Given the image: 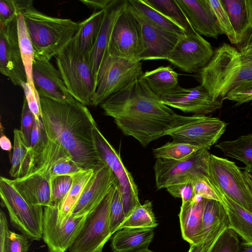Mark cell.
Segmentation results:
<instances>
[{"label":"cell","instance_id":"1","mask_svg":"<svg viewBox=\"0 0 252 252\" xmlns=\"http://www.w3.org/2000/svg\"><path fill=\"white\" fill-rule=\"evenodd\" d=\"M99 105L125 135L133 137L143 147L167 135L183 119V116L164 104L141 78Z\"/></svg>","mask_w":252,"mask_h":252},{"label":"cell","instance_id":"2","mask_svg":"<svg viewBox=\"0 0 252 252\" xmlns=\"http://www.w3.org/2000/svg\"><path fill=\"white\" fill-rule=\"evenodd\" d=\"M41 120L48 137L63 147L83 169H94L102 161L96 148V124L87 106L40 97Z\"/></svg>","mask_w":252,"mask_h":252},{"label":"cell","instance_id":"3","mask_svg":"<svg viewBox=\"0 0 252 252\" xmlns=\"http://www.w3.org/2000/svg\"><path fill=\"white\" fill-rule=\"evenodd\" d=\"M199 72L200 85L214 99L223 101L234 87L252 80V60L224 42L214 50L211 61Z\"/></svg>","mask_w":252,"mask_h":252},{"label":"cell","instance_id":"4","mask_svg":"<svg viewBox=\"0 0 252 252\" xmlns=\"http://www.w3.org/2000/svg\"><path fill=\"white\" fill-rule=\"evenodd\" d=\"M34 50V59L49 61L75 35L79 23L50 16L38 11L33 1L22 13Z\"/></svg>","mask_w":252,"mask_h":252},{"label":"cell","instance_id":"5","mask_svg":"<svg viewBox=\"0 0 252 252\" xmlns=\"http://www.w3.org/2000/svg\"><path fill=\"white\" fill-rule=\"evenodd\" d=\"M55 58L57 68L70 94L80 103L91 105L95 82L89 58L80 51L75 36Z\"/></svg>","mask_w":252,"mask_h":252},{"label":"cell","instance_id":"6","mask_svg":"<svg viewBox=\"0 0 252 252\" xmlns=\"http://www.w3.org/2000/svg\"><path fill=\"white\" fill-rule=\"evenodd\" d=\"M210 155L208 150L200 149L180 160L157 158L154 166L157 189H166L170 193L196 178L208 177Z\"/></svg>","mask_w":252,"mask_h":252},{"label":"cell","instance_id":"7","mask_svg":"<svg viewBox=\"0 0 252 252\" xmlns=\"http://www.w3.org/2000/svg\"><path fill=\"white\" fill-rule=\"evenodd\" d=\"M141 61L115 55L108 50L100 65L91 105H100L143 75Z\"/></svg>","mask_w":252,"mask_h":252},{"label":"cell","instance_id":"8","mask_svg":"<svg viewBox=\"0 0 252 252\" xmlns=\"http://www.w3.org/2000/svg\"><path fill=\"white\" fill-rule=\"evenodd\" d=\"M1 205L8 211L12 225L32 240L42 238L44 207L28 202L8 179L0 178Z\"/></svg>","mask_w":252,"mask_h":252},{"label":"cell","instance_id":"9","mask_svg":"<svg viewBox=\"0 0 252 252\" xmlns=\"http://www.w3.org/2000/svg\"><path fill=\"white\" fill-rule=\"evenodd\" d=\"M118 183L91 213L87 216L83 226L68 250L69 252H102L112 235L109 215L112 198Z\"/></svg>","mask_w":252,"mask_h":252},{"label":"cell","instance_id":"10","mask_svg":"<svg viewBox=\"0 0 252 252\" xmlns=\"http://www.w3.org/2000/svg\"><path fill=\"white\" fill-rule=\"evenodd\" d=\"M227 125L217 117L183 116L182 124L170 130L167 135L171 136L173 141L208 150L224 133Z\"/></svg>","mask_w":252,"mask_h":252},{"label":"cell","instance_id":"11","mask_svg":"<svg viewBox=\"0 0 252 252\" xmlns=\"http://www.w3.org/2000/svg\"><path fill=\"white\" fill-rule=\"evenodd\" d=\"M94 135L100 159L110 167L117 178L126 219L141 204L137 186L123 163L120 154L105 138L97 126L94 128Z\"/></svg>","mask_w":252,"mask_h":252},{"label":"cell","instance_id":"12","mask_svg":"<svg viewBox=\"0 0 252 252\" xmlns=\"http://www.w3.org/2000/svg\"><path fill=\"white\" fill-rule=\"evenodd\" d=\"M208 177L228 196L252 213V194L243 172L235 162L211 154Z\"/></svg>","mask_w":252,"mask_h":252},{"label":"cell","instance_id":"13","mask_svg":"<svg viewBox=\"0 0 252 252\" xmlns=\"http://www.w3.org/2000/svg\"><path fill=\"white\" fill-rule=\"evenodd\" d=\"M108 50L119 56L140 61L144 51L142 30L128 2L115 24Z\"/></svg>","mask_w":252,"mask_h":252},{"label":"cell","instance_id":"14","mask_svg":"<svg viewBox=\"0 0 252 252\" xmlns=\"http://www.w3.org/2000/svg\"><path fill=\"white\" fill-rule=\"evenodd\" d=\"M214 53L211 44L196 32L181 36L165 60L187 73L204 67Z\"/></svg>","mask_w":252,"mask_h":252},{"label":"cell","instance_id":"15","mask_svg":"<svg viewBox=\"0 0 252 252\" xmlns=\"http://www.w3.org/2000/svg\"><path fill=\"white\" fill-rule=\"evenodd\" d=\"M17 17L8 23L0 22V71L14 85L22 87L27 83V78L19 44Z\"/></svg>","mask_w":252,"mask_h":252},{"label":"cell","instance_id":"16","mask_svg":"<svg viewBox=\"0 0 252 252\" xmlns=\"http://www.w3.org/2000/svg\"><path fill=\"white\" fill-rule=\"evenodd\" d=\"M58 209L44 207L42 239L49 252H65L81 231L87 215L70 217L63 224L57 222Z\"/></svg>","mask_w":252,"mask_h":252},{"label":"cell","instance_id":"17","mask_svg":"<svg viewBox=\"0 0 252 252\" xmlns=\"http://www.w3.org/2000/svg\"><path fill=\"white\" fill-rule=\"evenodd\" d=\"M159 97L170 107L194 115H205L222 106V101L214 99L201 85L192 88H184L179 85Z\"/></svg>","mask_w":252,"mask_h":252},{"label":"cell","instance_id":"18","mask_svg":"<svg viewBox=\"0 0 252 252\" xmlns=\"http://www.w3.org/2000/svg\"><path fill=\"white\" fill-rule=\"evenodd\" d=\"M117 182V178L110 167L103 161L100 162L94 169V174L76 203L70 217H81L91 213Z\"/></svg>","mask_w":252,"mask_h":252},{"label":"cell","instance_id":"19","mask_svg":"<svg viewBox=\"0 0 252 252\" xmlns=\"http://www.w3.org/2000/svg\"><path fill=\"white\" fill-rule=\"evenodd\" d=\"M129 5L142 30L144 51L139 61L165 60L182 36L156 26Z\"/></svg>","mask_w":252,"mask_h":252},{"label":"cell","instance_id":"20","mask_svg":"<svg viewBox=\"0 0 252 252\" xmlns=\"http://www.w3.org/2000/svg\"><path fill=\"white\" fill-rule=\"evenodd\" d=\"M32 77L40 97L63 102L77 101L69 93L57 68L50 61L34 59Z\"/></svg>","mask_w":252,"mask_h":252},{"label":"cell","instance_id":"21","mask_svg":"<svg viewBox=\"0 0 252 252\" xmlns=\"http://www.w3.org/2000/svg\"><path fill=\"white\" fill-rule=\"evenodd\" d=\"M8 181L29 203L35 206H52L50 175L43 166H36L24 178L8 179Z\"/></svg>","mask_w":252,"mask_h":252},{"label":"cell","instance_id":"22","mask_svg":"<svg viewBox=\"0 0 252 252\" xmlns=\"http://www.w3.org/2000/svg\"><path fill=\"white\" fill-rule=\"evenodd\" d=\"M128 4L126 0H112L104 9V15L100 30L89 56V62L94 80L95 90L98 73L108 48L115 24L124 8Z\"/></svg>","mask_w":252,"mask_h":252},{"label":"cell","instance_id":"23","mask_svg":"<svg viewBox=\"0 0 252 252\" xmlns=\"http://www.w3.org/2000/svg\"><path fill=\"white\" fill-rule=\"evenodd\" d=\"M205 201L195 196L192 201L181 206L179 218L181 234L190 245L204 243L202 220Z\"/></svg>","mask_w":252,"mask_h":252},{"label":"cell","instance_id":"24","mask_svg":"<svg viewBox=\"0 0 252 252\" xmlns=\"http://www.w3.org/2000/svg\"><path fill=\"white\" fill-rule=\"evenodd\" d=\"M209 181L223 206L234 230L243 242L252 244V213L228 196L222 189L209 178Z\"/></svg>","mask_w":252,"mask_h":252},{"label":"cell","instance_id":"25","mask_svg":"<svg viewBox=\"0 0 252 252\" xmlns=\"http://www.w3.org/2000/svg\"><path fill=\"white\" fill-rule=\"evenodd\" d=\"M193 30L199 35L217 39L220 30L205 0H176Z\"/></svg>","mask_w":252,"mask_h":252},{"label":"cell","instance_id":"26","mask_svg":"<svg viewBox=\"0 0 252 252\" xmlns=\"http://www.w3.org/2000/svg\"><path fill=\"white\" fill-rule=\"evenodd\" d=\"M37 165L46 169L50 180L58 176L71 175L85 170L73 161L72 156L63 147L49 138L46 147L35 167Z\"/></svg>","mask_w":252,"mask_h":252},{"label":"cell","instance_id":"27","mask_svg":"<svg viewBox=\"0 0 252 252\" xmlns=\"http://www.w3.org/2000/svg\"><path fill=\"white\" fill-rule=\"evenodd\" d=\"M155 235L153 228H125L113 236V252H134L148 248Z\"/></svg>","mask_w":252,"mask_h":252},{"label":"cell","instance_id":"28","mask_svg":"<svg viewBox=\"0 0 252 252\" xmlns=\"http://www.w3.org/2000/svg\"><path fill=\"white\" fill-rule=\"evenodd\" d=\"M202 220L205 243L216 238L229 226L226 211L218 200L206 199Z\"/></svg>","mask_w":252,"mask_h":252},{"label":"cell","instance_id":"29","mask_svg":"<svg viewBox=\"0 0 252 252\" xmlns=\"http://www.w3.org/2000/svg\"><path fill=\"white\" fill-rule=\"evenodd\" d=\"M13 133V150L9 173L14 179L22 178L33 171L35 160L20 129H14Z\"/></svg>","mask_w":252,"mask_h":252},{"label":"cell","instance_id":"30","mask_svg":"<svg viewBox=\"0 0 252 252\" xmlns=\"http://www.w3.org/2000/svg\"><path fill=\"white\" fill-rule=\"evenodd\" d=\"M94 172V169H85L71 175L73 182L71 188L57 208V222L59 224H63L70 217L76 203Z\"/></svg>","mask_w":252,"mask_h":252},{"label":"cell","instance_id":"31","mask_svg":"<svg viewBox=\"0 0 252 252\" xmlns=\"http://www.w3.org/2000/svg\"><path fill=\"white\" fill-rule=\"evenodd\" d=\"M104 15V9L94 11L88 18L80 22L75 35L80 51L88 56L96 41Z\"/></svg>","mask_w":252,"mask_h":252},{"label":"cell","instance_id":"32","mask_svg":"<svg viewBox=\"0 0 252 252\" xmlns=\"http://www.w3.org/2000/svg\"><path fill=\"white\" fill-rule=\"evenodd\" d=\"M179 74L170 66H159L143 73L141 78L158 97L177 88Z\"/></svg>","mask_w":252,"mask_h":252},{"label":"cell","instance_id":"33","mask_svg":"<svg viewBox=\"0 0 252 252\" xmlns=\"http://www.w3.org/2000/svg\"><path fill=\"white\" fill-rule=\"evenodd\" d=\"M215 146L224 155L243 162L246 165L245 169H252V133L220 142Z\"/></svg>","mask_w":252,"mask_h":252},{"label":"cell","instance_id":"34","mask_svg":"<svg viewBox=\"0 0 252 252\" xmlns=\"http://www.w3.org/2000/svg\"><path fill=\"white\" fill-rule=\"evenodd\" d=\"M17 20L19 44L26 70L27 83L31 86L34 94L40 98L34 87L32 77V65L34 59L32 44L23 14L18 15Z\"/></svg>","mask_w":252,"mask_h":252},{"label":"cell","instance_id":"35","mask_svg":"<svg viewBox=\"0 0 252 252\" xmlns=\"http://www.w3.org/2000/svg\"><path fill=\"white\" fill-rule=\"evenodd\" d=\"M128 2L137 12L156 26L179 36L187 33L183 29L153 8L144 0H128Z\"/></svg>","mask_w":252,"mask_h":252},{"label":"cell","instance_id":"36","mask_svg":"<svg viewBox=\"0 0 252 252\" xmlns=\"http://www.w3.org/2000/svg\"><path fill=\"white\" fill-rule=\"evenodd\" d=\"M222 2L236 32L240 44L245 40L250 30L244 0H223Z\"/></svg>","mask_w":252,"mask_h":252},{"label":"cell","instance_id":"37","mask_svg":"<svg viewBox=\"0 0 252 252\" xmlns=\"http://www.w3.org/2000/svg\"><path fill=\"white\" fill-rule=\"evenodd\" d=\"M154 9L183 29L187 33L195 32L176 0H144Z\"/></svg>","mask_w":252,"mask_h":252},{"label":"cell","instance_id":"38","mask_svg":"<svg viewBox=\"0 0 252 252\" xmlns=\"http://www.w3.org/2000/svg\"><path fill=\"white\" fill-rule=\"evenodd\" d=\"M158 225L153 211L152 203L146 200L136 207L123 223L119 230L125 228H153Z\"/></svg>","mask_w":252,"mask_h":252},{"label":"cell","instance_id":"39","mask_svg":"<svg viewBox=\"0 0 252 252\" xmlns=\"http://www.w3.org/2000/svg\"><path fill=\"white\" fill-rule=\"evenodd\" d=\"M214 16L220 34H225L232 44L238 46L239 42L222 0H205Z\"/></svg>","mask_w":252,"mask_h":252},{"label":"cell","instance_id":"40","mask_svg":"<svg viewBox=\"0 0 252 252\" xmlns=\"http://www.w3.org/2000/svg\"><path fill=\"white\" fill-rule=\"evenodd\" d=\"M200 149L190 144L172 141L153 149V151L156 158L180 160L188 158Z\"/></svg>","mask_w":252,"mask_h":252},{"label":"cell","instance_id":"41","mask_svg":"<svg viewBox=\"0 0 252 252\" xmlns=\"http://www.w3.org/2000/svg\"><path fill=\"white\" fill-rule=\"evenodd\" d=\"M48 141V137L41 118L36 120L35 118L30 146V151L35 160L34 167L45 150Z\"/></svg>","mask_w":252,"mask_h":252},{"label":"cell","instance_id":"42","mask_svg":"<svg viewBox=\"0 0 252 252\" xmlns=\"http://www.w3.org/2000/svg\"><path fill=\"white\" fill-rule=\"evenodd\" d=\"M239 237L228 228L219 236L208 252H238L241 243Z\"/></svg>","mask_w":252,"mask_h":252},{"label":"cell","instance_id":"43","mask_svg":"<svg viewBox=\"0 0 252 252\" xmlns=\"http://www.w3.org/2000/svg\"><path fill=\"white\" fill-rule=\"evenodd\" d=\"M73 182L71 175H60L50 180L51 206L58 208L69 191Z\"/></svg>","mask_w":252,"mask_h":252},{"label":"cell","instance_id":"44","mask_svg":"<svg viewBox=\"0 0 252 252\" xmlns=\"http://www.w3.org/2000/svg\"><path fill=\"white\" fill-rule=\"evenodd\" d=\"M126 219L118 185L114 193L110 210V232L112 235L119 230Z\"/></svg>","mask_w":252,"mask_h":252},{"label":"cell","instance_id":"45","mask_svg":"<svg viewBox=\"0 0 252 252\" xmlns=\"http://www.w3.org/2000/svg\"><path fill=\"white\" fill-rule=\"evenodd\" d=\"M32 0H1L0 22L8 23L22 14Z\"/></svg>","mask_w":252,"mask_h":252},{"label":"cell","instance_id":"46","mask_svg":"<svg viewBox=\"0 0 252 252\" xmlns=\"http://www.w3.org/2000/svg\"><path fill=\"white\" fill-rule=\"evenodd\" d=\"M30 239L23 234H19L8 230L3 247L0 252H28Z\"/></svg>","mask_w":252,"mask_h":252},{"label":"cell","instance_id":"47","mask_svg":"<svg viewBox=\"0 0 252 252\" xmlns=\"http://www.w3.org/2000/svg\"><path fill=\"white\" fill-rule=\"evenodd\" d=\"M225 99L236 102L237 106L249 102L252 104V80L238 85L227 94Z\"/></svg>","mask_w":252,"mask_h":252},{"label":"cell","instance_id":"48","mask_svg":"<svg viewBox=\"0 0 252 252\" xmlns=\"http://www.w3.org/2000/svg\"><path fill=\"white\" fill-rule=\"evenodd\" d=\"M34 120L35 116L30 110L27 100L24 98L21 113L20 130L24 136L27 144L29 147L31 144Z\"/></svg>","mask_w":252,"mask_h":252},{"label":"cell","instance_id":"49","mask_svg":"<svg viewBox=\"0 0 252 252\" xmlns=\"http://www.w3.org/2000/svg\"><path fill=\"white\" fill-rule=\"evenodd\" d=\"M195 196L206 199L220 201L219 196L212 187L208 177H200L192 181Z\"/></svg>","mask_w":252,"mask_h":252},{"label":"cell","instance_id":"50","mask_svg":"<svg viewBox=\"0 0 252 252\" xmlns=\"http://www.w3.org/2000/svg\"><path fill=\"white\" fill-rule=\"evenodd\" d=\"M24 92L25 98L28 106L35 116V119L39 120L41 118L40 98L37 97L33 94L31 86L27 83L21 87Z\"/></svg>","mask_w":252,"mask_h":252},{"label":"cell","instance_id":"51","mask_svg":"<svg viewBox=\"0 0 252 252\" xmlns=\"http://www.w3.org/2000/svg\"><path fill=\"white\" fill-rule=\"evenodd\" d=\"M237 47L244 57L252 60V32L250 33L245 40Z\"/></svg>","mask_w":252,"mask_h":252},{"label":"cell","instance_id":"52","mask_svg":"<svg viewBox=\"0 0 252 252\" xmlns=\"http://www.w3.org/2000/svg\"><path fill=\"white\" fill-rule=\"evenodd\" d=\"M8 230L7 218L4 212L1 210L0 211V250L2 249L3 247Z\"/></svg>","mask_w":252,"mask_h":252},{"label":"cell","instance_id":"53","mask_svg":"<svg viewBox=\"0 0 252 252\" xmlns=\"http://www.w3.org/2000/svg\"><path fill=\"white\" fill-rule=\"evenodd\" d=\"M112 0H80V1L86 5L88 7L93 9L94 11H98L104 9L111 2Z\"/></svg>","mask_w":252,"mask_h":252},{"label":"cell","instance_id":"54","mask_svg":"<svg viewBox=\"0 0 252 252\" xmlns=\"http://www.w3.org/2000/svg\"><path fill=\"white\" fill-rule=\"evenodd\" d=\"M218 237L208 242L198 245H190L188 252H208Z\"/></svg>","mask_w":252,"mask_h":252},{"label":"cell","instance_id":"55","mask_svg":"<svg viewBox=\"0 0 252 252\" xmlns=\"http://www.w3.org/2000/svg\"><path fill=\"white\" fill-rule=\"evenodd\" d=\"M244 2L248 25L252 32V0H244Z\"/></svg>","mask_w":252,"mask_h":252},{"label":"cell","instance_id":"56","mask_svg":"<svg viewBox=\"0 0 252 252\" xmlns=\"http://www.w3.org/2000/svg\"><path fill=\"white\" fill-rule=\"evenodd\" d=\"M0 146L3 150L6 151H10L12 148L10 140L5 135L0 137Z\"/></svg>","mask_w":252,"mask_h":252},{"label":"cell","instance_id":"57","mask_svg":"<svg viewBox=\"0 0 252 252\" xmlns=\"http://www.w3.org/2000/svg\"><path fill=\"white\" fill-rule=\"evenodd\" d=\"M238 252H252V244L241 242Z\"/></svg>","mask_w":252,"mask_h":252},{"label":"cell","instance_id":"58","mask_svg":"<svg viewBox=\"0 0 252 252\" xmlns=\"http://www.w3.org/2000/svg\"><path fill=\"white\" fill-rule=\"evenodd\" d=\"M243 172L245 181L252 194V178L248 174V173L245 170H244Z\"/></svg>","mask_w":252,"mask_h":252},{"label":"cell","instance_id":"59","mask_svg":"<svg viewBox=\"0 0 252 252\" xmlns=\"http://www.w3.org/2000/svg\"><path fill=\"white\" fill-rule=\"evenodd\" d=\"M134 252H155L153 251L149 250L148 248L139 250Z\"/></svg>","mask_w":252,"mask_h":252},{"label":"cell","instance_id":"60","mask_svg":"<svg viewBox=\"0 0 252 252\" xmlns=\"http://www.w3.org/2000/svg\"><path fill=\"white\" fill-rule=\"evenodd\" d=\"M244 170H245L248 173V174L252 178V169H244Z\"/></svg>","mask_w":252,"mask_h":252}]
</instances>
